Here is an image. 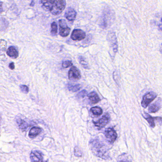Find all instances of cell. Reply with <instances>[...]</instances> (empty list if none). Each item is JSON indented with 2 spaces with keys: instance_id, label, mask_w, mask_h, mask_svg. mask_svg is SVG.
Returning <instances> with one entry per match:
<instances>
[{
  "instance_id": "cell-16",
  "label": "cell",
  "mask_w": 162,
  "mask_h": 162,
  "mask_svg": "<svg viewBox=\"0 0 162 162\" xmlns=\"http://www.w3.org/2000/svg\"><path fill=\"white\" fill-rule=\"evenodd\" d=\"M16 123L19 126V128L23 131L26 130L27 128L28 127V124L27 123L26 121L20 117L16 118Z\"/></svg>"
},
{
  "instance_id": "cell-7",
  "label": "cell",
  "mask_w": 162,
  "mask_h": 162,
  "mask_svg": "<svg viewBox=\"0 0 162 162\" xmlns=\"http://www.w3.org/2000/svg\"><path fill=\"white\" fill-rule=\"evenodd\" d=\"M68 78L71 80H79L81 78V74L77 68L73 66L68 71Z\"/></svg>"
},
{
  "instance_id": "cell-29",
  "label": "cell",
  "mask_w": 162,
  "mask_h": 162,
  "mask_svg": "<svg viewBox=\"0 0 162 162\" xmlns=\"http://www.w3.org/2000/svg\"><path fill=\"white\" fill-rule=\"evenodd\" d=\"M118 162H131L130 161H128L127 160H120V161H118Z\"/></svg>"
},
{
  "instance_id": "cell-4",
  "label": "cell",
  "mask_w": 162,
  "mask_h": 162,
  "mask_svg": "<svg viewBox=\"0 0 162 162\" xmlns=\"http://www.w3.org/2000/svg\"><path fill=\"white\" fill-rule=\"evenodd\" d=\"M157 97V95L154 92H149L147 93L143 96L142 101V106L143 108H147L149 105Z\"/></svg>"
},
{
  "instance_id": "cell-15",
  "label": "cell",
  "mask_w": 162,
  "mask_h": 162,
  "mask_svg": "<svg viewBox=\"0 0 162 162\" xmlns=\"http://www.w3.org/2000/svg\"><path fill=\"white\" fill-rule=\"evenodd\" d=\"M88 97L90 101L91 102V103L93 104L98 103L100 100V97L98 96L97 93L94 92V91L90 92L88 95Z\"/></svg>"
},
{
  "instance_id": "cell-14",
  "label": "cell",
  "mask_w": 162,
  "mask_h": 162,
  "mask_svg": "<svg viewBox=\"0 0 162 162\" xmlns=\"http://www.w3.org/2000/svg\"><path fill=\"white\" fill-rule=\"evenodd\" d=\"M111 13L110 11L109 12H107V13L104 14L103 15V17L102 20V26L104 28H105L107 27V25H108V24H109L110 22V19L111 20H112V14H111L110 16H108Z\"/></svg>"
},
{
  "instance_id": "cell-3",
  "label": "cell",
  "mask_w": 162,
  "mask_h": 162,
  "mask_svg": "<svg viewBox=\"0 0 162 162\" xmlns=\"http://www.w3.org/2000/svg\"><path fill=\"white\" fill-rule=\"evenodd\" d=\"M111 120V117L109 114H105L101 118H100L97 121H93V123L96 127H97L99 129H101L103 128L109 124Z\"/></svg>"
},
{
  "instance_id": "cell-28",
  "label": "cell",
  "mask_w": 162,
  "mask_h": 162,
  "mask_svg": "<svg viewBox=\"0 0 162 162\" xmlns=\"http://www.w3.org/2000/svg\"><path fill=\"white\" fill-rule=\"evenodd\" d=\"M159 28L160 30H162V18L161 19V23L159 25Z\"/></svg>"
},
{
  "instance_id": "cell-8",
  "label": "cell",
  "mask_w": 162,
  "mask_h": 162,
  "mask_svg": "<svg viewBox=\"0 0 162 162\" xmlns=\"http://www.w3.org/2000/svg\"><path fill=\"white\" fill-rule=\"evenodd\" d=\"M86 37V33L80 29H75L71 34V38L73 40H84Z\"/></svg>"
},
{
  "instance_id": "cell-21",
  "label": "cell",
  "mask_w": 162,
  "mask_h": 162,
  "mask_svg": "<svg viewBox=\"0 0 162 162\" xmlns=\"http://www.w3.org/2000/svg\"><path fill=\"white\" fill-rule=\"evenodd\" d=\"M78 60H79V63L81 65L82 67L85 69H89V65L88 63L87 62L86 60H85V58L83 56H79L78 57Z\"/></svg>"
},
{
  "instance_id": "cell-30",
  "label": "cell",
  "mask_w": 162,
  "mask_h": 162,
  "mask_svg": "<svg viewBox=\"0 0 162 162\" xmlns=\"http://www.w3.org/2000/svg\"><path fill=\"white\" fill-rule=\"evenodd\" d=\"M34 3H35L33 1H31V3H30V6H33L34 5Z\"/></svg>"
},
{
  "instance_id": "cell-2",
  "label": "cell",
  "mask_w": 162,
  "mask_h": 162,
  "mask_svg": "<svg viewBox=\"0 0 162 162\" xmlns=\"http://www.w3.org/2000/svg\"><path fill=\"white\" fill-rule=\"evenodd\" d=\"M89 147L92 153L98 157L106 158L108 157L105 146L97 139L92 140L89 142Z\"/></svg>"
},
{
  "instance_id": "cell-6",
  "label": "cell",
  "mask_w": 162,
  "mask_h": 162,
  "mask_svg": "<svg viewBox=\"0 0 162 162\" xmlns=\"http://www.w3.org/2000/svg\"><path fill=\"white\" fill-rule=\"evenodd\" d=\"M60 25V34L61 36L66 37L69 35L70 33V29L64 20L59 21Z\"/></svg>"
},
{
  "instance_id": "cell-25",
  "label": "cell",
  "mask_w": 162,
  "mask_h": 162,
  "mask_svg": "<svg viewBox=\"0 0 162 162\" xmlns=\"http://www.w3.org/2000/svg\"><path fill=\"white\" fill-rule=\"evenodd\" d=\"M74 154L76 157H79L82 156V153L81 151L78 147H76L74 149Z\"/></svg>"
},
{
  "instance_id": "cell-18",
  "label": "cell",
  "mask_w": 162,
  "mask_h": 162,
  "mask_svg": "<svg viewBox=\"0 0 162 162\" xmlns=\"http://www.w3.org/2000/svg\"><path fill=\"white\" fill-rule=\"evenodd\" d=\"M143 117L148 121V124H149V126L151 127H155V123H154V117H152L148 113H145V116H143Z\"/></svg>"
},
{
  "instance_id": "cell-10",
  "label": "cell",
  "mask_w": 162,
  "mask_h": 162,
  "mask_svg": "<svg viewBox=\"0 0 162 162\" xmlns=\"http://www.w3.org/2000/svg\"><path fill=\"white\" fill-rule=\"evenodd\" d=\"M30 158L32 162H43L42 154L39 151L33 150L31 151Z\"/></svg>"
},
{
  "instance_id": "cell-13",
  "label": "cell",
  "mask_w": 162,
  "mask_h": 162,
  "mask_svg": "<svg viewBox=\"0 0 162 162\" xmlns=\"http://www.w3.org/2000/svg\"><path fill=\"white\" fill-rule=\"evenodd\" d=\"M41 132H42V129L41 128L35 127L31 128L29 133V136L30 138H34L35 137L40 135Z\"/></svg>"
},
{
  "instance_id": "cell-23",
  "label": "cell",
  "mask_w": 162,
  "mask_h": 162,
  "mask_svg": "<svg viewBox=\"0 0 162 162\" xmlns=\"http://www.w3.org/2000/svg\"><path fill=\"white\" fill-rule=\"evenodd\" d=\"M73 65V62L70 61H64L62 63V66L63 68H67L72 66Z\"/></svg>"
},
{
  "instance_id": "cell-5",
  "label": "cell",
  "mask_w": 162,
  "mask_h": 162,
  "mask_svg": "<svg viewBox=\"0 0 162 162\" xmlns=\"http://www.w3.org/2000/svg\"><path fill=\"white\" fill-rule=\"evenodd\" d=\"M105 136L106 140L111 143H113L117 138V134L113 128H108L105 131Z\"/></svg>"
},
{
  "instance_id": "cell-22",
  "label": "cell",
  "mask_w": 162,
  "mask_h": 162,
  "mask_svg": "<svg viewBox=\"0 0 162 162\" xmlns=\"http://www.w3.org/2000/svg\"><path fill=\"white\" fill-rule=\"evenodd\" d=\"M51 34L53 36H55L57 34L58 32V27H57V24L55 22H53L51 25Z\"/></svg>"
},
{
  "instance_id": "cell-9",
  "label": "cell",
  "mask_w": 162,
  "mask_h": 162,
  "mask_svg": "<svg viewBox=\"0 0 162 162\" xmlns=\"http://www.w3.org/2000/svg\"><path fill=\"white\" fill-rule=\"evenodd\" d=\"M107 39L114 52L116 53L117 51V42L115 33L114 32L109 33L107 36Z\"/></svg>"
},
{
  "instance_id": "cell-12",
  "label": "cell",
  "mask_w": 162,
  "mask_h": 162,
  "mask_svg": "<svg viewBox=\"0 0 162 162\" xmlns=\"http://www.w3.org/2000/svg\"><path fill=\"white\" fill-rule=\"evenodd\" d=\"M161 99H159L155 103L149 106L148 111L150 113H155L158 111L161 108Z\"/></svg>"
},
{
  "instance_id": "cell-24",
  "label": "cell",
  "mask_w": 162,
  "mask_h": 162,
  "mask_svg": "<svg viewBox=\"0 0 162 162\" xmlns=\"http://www.w3.org/2000/svg\"><path fill=\"white\" fill-rule=\"evenodd\" d=\"M20 89L21 91L24 94H27L28 93L29 89L28 87L24 85H21L20 86Z\"/></svg>"
},
{
  "instance_id": "cell-11",
  "label": "cell",
  "mask_w": 162,
  "mask_h": 162,
  "mask_svg": "<svg viewBox=\"0 0 162 162\" xmlns=\"http://www.w3.org/2000/svg\"><path fill=\"white\" fill-rule=\"evenodd\" d=\"M65 16L66 19L70 22H73L77 16V13L75 10L73 8L69 7L66 11Z\"/></svg>"
},
{
  "instance_id": "cell-19",
  "label": "cell",
  "mask_w": 162,
  "mask_h": 162,
  "mask_svg": "<svg viewBox=\"0 0 162 162\" xmlns=\"http://www.w3.org/2000/svg\"><path fill=\"white\" fill-rule=\"evenodd\" d=\"M91 111L93 115L96 116H100L103 113L102 110L99 106L92 107L91 109Z\"/></svg>"
},
{
  "instance_id": "cell-26",
  "label": "cell",
  "mask_w": 162,
  "mask_h": 162,
  "mask_svg": "<svg viewBox=\"0 0 162 162\" xmlns=\"http://www.w3.org/2000/svg\"><path fill=\"white\" fill-rule=\"evenodd\" d=\"M87 94H88V92L86 90H83L78 94L77 97L79 98H84L86 95H87Z\"/></svg>"
},
{
  "instance_id": "cell-27",
  "label": "cell",
  "mask_w": 162,
  "mask_h": 162,
  "mask_svg": "<svg viewBox=\"0 0 162 162\" xmlns=\"http://www.w3.org/2000/svg\"><path fill=\"white\" fill-rule=\"evenodd\" d=\"M9 68H10V69H14L15 66L14 62L11 63L9 64Z\"/></svg>"
},
{
  "instance_id": "cell-1",
  "label": "cell",
  "mask_w": 162,
  "mask_h": 162,
  "mask_svg": "<svg viewBox=\"0 0 162 162\" xmlns=\"http://www.w3.org/2000/svg\"><path fill=\"white\" fill-rule=\"evenodd\" d=\"M41 3L46 10H49L54 15L60 14L64 10L66 2L64 0L42 1Z\"/></svg>"
},
{
  "instance_id": "cell-17",
  "label": "cell",
  "mask_w": 162,
  "mask_h": 162,
  "mask_svg": "<svg viewBox=\"0 0 162 162\" xmlns=\"http://www.w3.org/2000/svg\"><path fill=\"white\" fill-rule=\"evenodd\" d=\"M7 54L9 57L14 59L19 56V53L17 51L16 49L13 46H11L8 48L7 51Z\"/></svg>"
},
{
  "instance_id": "cell-20",
  "label": "cell",
  "mask_w": 162,
  "mask_h": 162,
  "mask_svg": "<svg viewBox=\"0 0 162 162\" xmlns=\"http://www.w3.org/2000/svg\"><path fill=\"white\" fill-rule=\"evenodd\" d=\"M81 86L79 84H77V85H71V84H68V88L69 91H72V92H75L78 91L80 89H81Z\"/></svg>"
}]
</instances>
